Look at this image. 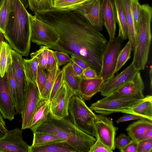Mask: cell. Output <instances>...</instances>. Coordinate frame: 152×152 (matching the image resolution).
Instances as JSON below:
<instances>
[{
	"label": "cell",
	"instance_id": "2e32d148",
	"mask_svg": "<svg viewBox=\"0 0 152 152\" xmlns=\"http://www.w3.org/2000/svg\"><path fill=\"white\" fill-rule=\"evenodd\" d=\"M145 85L140 71L130 80L107 96L110 97H131L140 98L144 97L143 92Z\"/></svg>",
	"mask_w": 152,
	"mask_h": 152
},
{
	"label": "cell",
	"instance_id": "11a10c76",
	"mask_svg": "<svg viewBox=\"0 0 152 152\" xmlns=\"http://www.w3.org/2000/svg\"><path fill=\"white\" fill-rule=\"evenodd\" d=\"M149 71V75H150V85H151V90L152 89V67L151 66Z\"/></svg>",
	"mask_w": 152,
	"mask_h": 152
},
{
	"label": "cell",
	"instance_id": "f6af8a7d",
	"mask_svg": "<svg viewBox=\"0 0 152 152\" xmlns=\"http://www.w3.org/2000/svg\"><path fill=\"white\" fill-rule=\"evenodd\" d=\"M55 63L56 61L53 54V50L49 49L47 64L45 69L48 73L52 70Z\"/></svg>",
	"mask_w": 152,
	"mask_h": 152
},
{
	"label": "cell",
	"instance_id": "7a4b0ae2",
	"mask_svg": "<svg viewBox=\"0 0 152 152\" xmlns=\"http://www.w3.org/2000/svg\"><path fill=\"white\" fill-rule=\"evenodd\" d=\"M10 10L4 37L14 50L22 56H28L31 44L29 16L26 0H10Z\"/></svg>",
	"mask_w": 152,
	"mask_h": 152
},
{
	"label": "cell",
	"instance_id": "484cf974",
	"mask_svg": "<svg viewBox=\"0 0 152 152\" xmlns=\"http://www.w3.org/2000/svg\"><path fill=\"white\" fill-rule=\"evenodd\" d=\"M127 22L129 40L131 43L133 49L135 47L137 33L136 31L132 15L131 0H122Z\"/></svg>",
	"mask_w": 152,
	"mask_h": 152
},
{
	"label": "cell",
	"instance_id": "e0dca14e",
	"mask_svg": "<svg viewBox=\"0 0 152 152\" xmlns=\"http://www.w3.org/2000/svg\"><path fill=\"white\" fill-rule=\"evenodd\" d=\"M0 112L4 118L12 121L16 115L12 102L6 72L3 77L0 73Z\"/></svg>",
	"mask_w": 152,
	"mask_h": 152
},
{
	"label": "cell",
	"instance_id": "5bb4252c",
	"mask_svg": "<svg viewBox=\"0 0 152 152\" xmlns=\"http://www.w3.org/2000/svg\"><path fill=\"white\" fill-rule=\"evenodd\" d=\"M22 132L18 128L7 130L0 138V152H29L30 145L23 140Z\"/></svg>",
	"mask_w": 152,
	"mask_h": 152
},
{
	"label": "cell",
	"instance_id": "b9f144b4",
	"mask_svg": "<svg viewBox=\"0 0 152 152\" xmlns=\"http://www.w3.org/2000/svg\"><path fill=\"white\" fill-rule=\"evenodd\" d=\"M98 138L91 148L89 152H112Z\"/></svg>",
	"mask_w": 152,
	"mask_h": 152
},
{
	"label": "cell",
	"instance_id": "ab89813d",
	"mask_svg": "<svg viewBox=\"0 0 152 152\" xmlns=\"http://www.w3.org/2000/svg\"><path fill=\"white\" fill-rule=\"evenodd\" d=\"M131 141L129 136L124 133L121 134L115 140V144L116 147L119 150L123 148Z\"/></svg>",
	"mask_w": 152,
	"mask_h": 152
},
{
	"label": "cell",
	"instance_id": "4fadbf2b",
	"mask_svg": "<svg viewBox=\"0 0 152 152\" xmlns=\"http://www.w3.org/2000/svg\"><path fill=\"white\" fill-rule=\"evenodd\" d=\"M12 64L14 69L17 85V114H21L23 96L27 80L23 65L24 58L20 54L14 50L11 51Z\"/></svg>",
	"mask_w": 152,
	"mask_h": 152
},
{
	"label": "cell",
	"instance_id": "d590c367",
	"mask_svg": "<svg viewBox=\"0 0 152 152\" xmlns=\"http://www.w3.org/2000/svg\"><path fill=\"white\" fill-rule=\"evenodd\" d=\"M131 5L135 28L137 33L141 5L138 0H131Z\"/></svg>",
	"mask_w": 152,
	"mask_h": 152
},
{
	"label": "cell",
	"instance_id": "681fc988",
	"mask_svg": "<svg viewBox=\"0 0 152 152\" xmlns=\"http://www.w3.org/2000/svg\"><path fill=\"white\" fill-rule=\"evenodd\" d=\"M72 66L74 75L76 76L81 77L84 69L76 64L72 62Z\"/></svg>",
	"mask_w": 152,
	"mask_h": 152
},
{
	"label": "cell",
	"instance_id": "d6986e66",
	"mask_svg": "<svg viewBox=\"0 0 152 152\" xmlns=\"http://www.w3.org/2000/svg\"><path fill=\"white\" fill-rule=\"evenodd\" d=\"M104 81L101 78L87 79L81 77L79 85V94L84 101L89 100L97 93L99 92Z\"/></svg>",
	"mask_w": 152,
	"mask_h": 152
},
{
	"label": "cell",
	"instance_id": "bcb514c9",
	"mask_svg": "<svg viewBox=\"0 0 152 152\" xmlns=\"http://www.w3.org/2000/svg\"><path fill=\"white\" fill-rule=\"evenodd\" d=\"M99 77L96 72L91 67L84 70L81 77L87 79H93Z\"/></svg>",
	"mask_w": 152,
	"mask_h": 152
},
{
	"label": "cell",
	"instance_id": "816d5d0a",
	"mask_svg": "<svg viewBox=\"0 0 152 152\" xmlns=\"http://www.w3.org/2000/svg\"><path fill=\"white\" fill-rule=\"evenodd\" d=\"M7 131L6 126L0 123V138L6 134Z\"/></svg>",
	"mask_w": 152,
	"mask_h": 152
},
{
	"label": "cell",
	"instance_id": "74e56055",
	"mask_svg": "<svg viewBox=\"0 0 152 152\" xmlns=\"http://www.w3.org/2000/svg\"><path fill=\"white\" fill-rule=\"evenodd\" d=\"M63 82V73L61 70L58 72L52 88L49 98L50 102L61 88Z\"/></svg>",
	"mask_w": 152,
	"mask_h": 152
},
{
	"label": "cell",
	"instance_id": "5b68a950",
	"mask_svg": "<svg viewBox=\"0 0 152 152\" xmlns=\"http://www.w3.org/2000/svg\"><path fill=\"white\" fill-rule=\"evenodd\" d=\"M68 111L71 120L77 127L86 134L97 138L95 125L96 115L87 106L80 96L74 94L72 96Z\"/></svg>",
	"mask_w": 152,
	"mask_h": 152
},
{
	"label": "cell",
	"instance_id": "3957f363",
	"mask_svg": "<svg viewBox=\"0 0 152 152\" xmlns=\"http://www.w3.org/2000/svg\"><path fill=\"white\" fill-rule=\"evenodd\" d=\"M69 116L57 118L53 117L50 113L45 120L33 132L54 134L65 142L77 152H89L96 139L79 129L73 124Z\"/></svg>",
	"mask_w": 152,
	"mask_h": 152
},
{
	"label": "cell",
	"instance_id": "7c38bea8",
	"mask_svg": "<svg viewBox=\"0 0 152 152\" xmlns=\"http://www.w3.org/2000/svg\"><path fill=\"white\" fill-rule=\"evenodd\" d=\"M74 94L73 92L64 81L62 86L50 102L51 115L57 118L69 116L70 101Z\"/></svg>",
	"mask_w": 152,
	"mask_h": 152
},
{
	"label": "cell",
	"instance_id": "ac0fdd59",
	"mask_svg": "<svg viewBox=\"0 0 152 152\" xmlns=\"http://www.w3.org/2000/svg\"><path fill=\"white\" fill-rule=\"evenodd\" d=\"M103 25L108 34L109 40L115 38L116 30V12L113 0H102Z\"/></svg>",
	"mask_w": 152,
	"mask_h": 152
},
{
	"label": "cell",
	"instance_id": "6da1fadb",
	"mask_svg": "<svg viewBox=\"0 0 152 152\" xmlns=\"http://www.w3.org/2000/svg\"><path fill=\"white\" fill-rule=\"evenodd\" d=\"M34 15L56 30L59 39L49 49L64 52L82 59L99 76L102 56L107 41L100 31L74 11L51 10Z\"/></svg>",
	"mask_w": 152,
	"mask_h": 152
},
{
	"label": "cell",
	"instance_id": "7bdbcfd3",
	"mask_svg": "<svg viewBox=\"0 0 152 152\" xmlns=\"http://www.w3.org/2000/svg\"><path fill=\"white\" fill-rule=\"evenodd\" d=\"M49 49L45 46V48L41 54L39 63L38 66L45 69H46L47 65Z\"/></svg>",
	"mask_w": 152,
	"mask_h": 152
},
{
	"label": "cell",
	"instance_id": "52a82bcc",
	"mask_svg": "<svg viewBox=\"0 0 152 152\" xmlns=\"http://www.w3.org/2000/svg\"><path fill=\"white\" fill-rule=\"evenodd\" d=\"M41 98L37 85L27 79L21 114V129L30 128L35 111Z\"/></svg>",
	"mask_w": 152,
	"mask_h": 152
},
{
	"label": "cell",
	"instance_id": "f5cc1de1",
	"mask_svg": "<svg viewBox=\"0 0 152 152\" xmlns=\"http://www.w3.org/2000/svg\"><path fill=\"white\" fill-rule=\"evenodd\" d=\"M0 123L2 124L5 126H6V122L4 119L2 115L0 112Z\"/></svg>",
	"mask_w": 152,
	"mask_h": 152
},
{
	"label": "cell",
	"instance_id": "8fae6325",
	"mask_svg": "<svg viewBox=\"0 0 152 152\" xmlns=\"http://www.w3.org/2000/svg\"><path fill=\"white\" fill-rule=\"evenodd\" d=\"M95 125L97 137L109 148H115V140L118 127L115 126L112 119L100 114L96 115Z\"/></svg>",
	"mask_w": 152,
	"mask_h": 152
},
{
	"label": "cell",
	"instance_id": "ee69618b",
	"mask_svg": "<svg viewBox=\"0 0 152 152\" xmlns=\"http://www.w3.org/2000/svg\"><path fill=\"white\" fill-rule=\"evenodd\" d=\"M121 117L115 121L116 122L119 123L121 122L129 121L130 120L140 119L145 118L143 117L138 115L129 113H126Z\"/></svg>",
	"mask_w": 152,
	"mask_h": 152
},
{
	"label": "cell",
	"instance_id": "30bf717a",
	"mask_svg": "<svg viewBox=\"0 0 152 152\" xmlns=\"http://www.w3.org/2000/svg\"><path fill=\"white\" fill-rule=\"evenodd\" d=\"M73 11L94 27L100 31L102 30L103 14L101 0H89Z\"/></svg>",
	"mask_w": 152,
	"mask_h": 152
},
{
	"label": "cell",
	"instance_id": "1f68e13d",
	"mask_svg": "<svg viewBox=\"0 0 152 152\" xmlns=\"http://www.w3.org/2000/svg\"><path fill=\"white\" fill-rule=\"evenodd\" d=\"M54 0H27L30 9L34 13L52 10Z\"/></svg>",
	"mask_w": 152,
	"mask_h": 152
},
{
	"label": "cell",
	"instance_id": "83f0119b",
	"mask_svg": "<svg viewBox=\"0 0 152 152\" xmlns=\"http://www.w3.org/2000/svg\"><path fill=\"white\" fill-rule=\"evenodd\" d=\"M33 135V143L31 145L32 147H40L64 141L57 136L50 133L34 132Z\"/></svg>",
	"mask_w": 152,
	"mask_h": 152
},
{
	"label": "cell",
	"instance_id": "db71d44e",
	"mask_svg": "<svg viewBox=\"0 0 152 152\" xmlns=\"http://www.w3.org/2000/svg\"><path fill=\"white\" fill-rule=\"evenodd\" d=\"M4 37L3 33L0 31V48L2 42L4 40Z\"/></svg>",
	"mask_w": 152,
	"mask_h": 152
},
{
	"label": "cell",
	"instance_id": "c3c4849f",
	"mask_svg": "<svg viewBox=\"0 0 152 152\" xmlns=\"http://www.w3.org/2000/svg\"><path fill=\"white\" fill-rule=\"evenodd\" d=\"M71 56V61L75 63L84 70L90 67L88 64L82 59L74 56Z\"/></svg>",
	"mask_w": 152,
	"mask_h": 152
},
{
	"label": "cell",
	"instance_id": "4316f807",
	"mask_svg": "<svg viewBox=\"0 0 152 152\" xmlns=\"http://www.w3.org/2000/svg\"><path fill=\"white\" fill-rule=\"evenodd\" d=\"M29 152H77L65 142L39 147L30 146Z\"/></svg>",
	"mask_w": 152,
	"mask_h": 152
},
{
	"label": "cell",
	"instance_id": "9c48e42d",
	"mask_svg": "<svg viewBox=\"0 0 152 152\" xmlns=\"http://www.w3.org/2000/svg\"><path fill=\"white\" fill-rule=\"evenodd\" d=\"M31 30V41L39 45L54 44L59 40L58 34L50 25L42 21L35 15L29 14Z\"/></svg>",
	"mask_w": 152,
	"mask_h": 152
},
{
	"label": "cell",
	"instance_id": "7402d4cb",
	"mask_svg": "<svg viewBox=\"0 0 152 152\" xmlns=\"http://www.w3.org/2000/svg\"><path fill=\"white\" fill-rule=\"evenodd\" d=\"M50 113L49 99L41 98L35 111L30 128L32 132L45 120Z\"/></svg>",
	"mask_w": 152,
	"mask_h": 152
},
{
	"label": "cell",
	"instance_id": "277c9868",
	"mask_svg": "<svg viewBox=\"0 0 152 152\" xmlns=\"http://www.w3.org/2000/svg\"><path fill=\"white\" fill-rule=\"evenodd\" d=\"M152 8L148 4L141 5L136 45L132 63L140 71L144 70L148 61L152 35Z\"/></svg>",
	"mask_w": 152,
	"mask_h": 152
},
{
	"label": "cell",
	"instance_id": "f35d334b",
	"mask_svg": "<svg viewBox=\"0 0 152 152\" xmlns=\"http://www.w3.org/2000/svg\"><path fill=\"white\" fill-rule=\"evenodd\" d=\"M53 53L55 61L59 66L71 61V57L66 53L57 50L54 51L53 50Z\"/></svg>",
	"mask_w": 152,
	"mask_h": 152
},
{
	"label": "cell",
	"instance_id": "d6a6232c",
	"mask_svg": "<svg viewBox=\"0 0 152 152\" xmlns=\"http://www.w3.org/2000/svg\"><path fill=\"white\" fill-rule=\"evenodd\" d=\"M132 49V45L129 40L124 48L120 52L117 60L115 74L119 71L130 58Z\"/></svg>",
	"mask_w": 152,
	"mask_h": 152
},
{
	"label": "cell",
	"instance_id": "4dcf8cb0",
	"mask_svg": "<svg viewBox=\"0 0 152 152\" xmlns=\"http://www.w3.org/2000/svg\"><path fill=\"white\" fill-rule=\"evenodd\" d=\"M89 0H54L53 8L59 10L73 11Z\"/></svg>",
	"mask_w": 152,
	"mask_h": 152
},
{
	"label": "cell",
	"instance_id": "f907efd6",
	"mask_svg": "<svg viewBox=\"0 0 152 152\" xmlns=\"http://www.w3.org/2000/svg\"><path fill=\"white\" fill-rule=\"evenodd\" d=\"M151 139H152V130H151L145 133L140 139L139 142L141 140Z\"/></svg>",
	"mask_w": 152,
	"mask_h": 152
},
{
	"label": "cell",
	"instance_id": "60d3db41",
	"mask_svg": "<svg viewBox=\"0 0 152 152\" xmlns=\"http://www.w3.org/2000/svg\"><path fill=\"white\" fill-rule=\"evenodd\" d=\"M152 151V139L139 141L137 152H151Z\"/></svg>",
	"mask_w": 152,
	"mask_h": 152
},
{
	"label": "cell",
	"instance_id": "e575fe53",
	"mask_svg": "<svg viewBox=\"0 0 152 152\" xmlns=\"http://www.w3.org/2000/svg\"><path fill=\"white\" fill-rule=\"evenodd\" d=\"M10 10V0H4L0 9V31L3 34L5 32Z\"/></svg>",
	"mask_w": 152,
	"mask_h": 152
},
{
	"label": "cell",
	"instance_id": "603a6c76",
	"mask_svg": "<svg viewBox=\"0 0 152 152\" xmlns=\"http://www.w3.org/2000/svg\"><path fill=\"white\" fill-rule=\"evenodd\" d=\"M116 12V21L119 26L118 36L124 40L128 38V26L122 0H113Z\"/></svg>",
	"mask_w": 152,
	"mask_h": 152
},
{
	"label": "cell",
	"instance_id": "8d00e7d4",
	"mask_svg": "<svg viewBox=\"0 0 152 152\" xmlns=\"http://www.w3.org/2000/svg\"><path fill=\"white\" fill-rule=\"evenodd\" d=\"M45 70V69L38 66L37 76V83L40 94L49 74L46 72Z\"/></svg>",
	"mask_w": 152,
	"mask_h": 152
},
{
	"label": "cell",
	"instance_id": "f546056e",
	"mask_svg": "<svg viewBox=\"0 0 152 152\" xmlns=\"http://www.w3.org/2000/svg\"><path fill=\"white\" fill-rule=\"evenodd\" d=\"M60 70L59 66L56 62L53 69L48 74L44 86L41 93V98L49 99L52 88L57 74Z\"/></svg>",
	"mask_w": 152,
	"mask_h": 152
},
{
	"label": "cell",
	"instance_id": "f1b7e54d",
	"mask_svg": "<svg viewBox=\"0 0 152 152\" xmlns=\"http://www.w3.org/2000/svg\"><path fill=\"white\" fill-rule=\"evenodd\" d=\"M131 114L142 116L152 121V96L148 95L145 99L133 108Z\"/></svg>",
	"mask_w": 152,
	"mask_h": 152
},
{
	"label": "cell",
	"instance_id": "7dc6e473",
	"mask_svg": "<svg viewBox=\"0 0 152 152\" xmlns=\"http://www.w3.org/2000/svg\"><path fill=\"white\" fill-rule=\"evenodd\" d=\"M138 142L131 140L130 142L125 147L119 150L121 152H137Z\"/></svg>",
	"mask_w": 152,
	"mask_h": 152
},
{
	"label": "cell",
	"instance_id": "8992f818",
	"mask_svg": "<svg viewBox=\"0 0 152 152\" xmlns=\"http://www.w3.org/2000/svg\"><path fill=\"white\" fill-rule=\"evenodd\" d=\"M146 98V96L140 98L106 96L91 104L89 107L93 111L104 115L115 113L131 114L132 109L144 101Z\"/></svg>",
	"mask_w": 152,
	"mask_h": 152
},
{
	"label": "cell",
	"instance_id": "9a60e30c",
	"mask_svg": "<svg viewBox=\"0 0 152 152\" xmlns=\"http://www.w3.org/2000/svg\"><path fill=\"white\" fill-rule=\"evenodd\" d=\"M139 71L132 63L119 74L114 75L104 82L99 92L104 96H107L131 80Z\"/></svg>",
	"mask_w": 152,
	"mask_h": 152
},
{
	"label": "cell",
	"instance_id": "9f6ffc18",
	"mask_svg": "<svg viewBox=\"0 0 152 152\" xmlns=\"http://www.w3.org/2000/svg\"><path fill=\"white\" fill-rule=\"evenodd\" d=\"M4 0H0V9L1 6Z\"/></svg>",
	"mask_w": 152,
	"mask_h": 152
},
{
	"label": "cell",
	"instance_id": "d4e9b609",
	"mask_svg": "<svg viewBox=\"0 0 152 152\" xmlns=\"http://www.w3.org/2000/svg\"><path fill=\"white\" fill-rule=\"evenodd\" d=\"M62 70L64 81L75 94L80 96L79 85L81 77L76 76L74 75L72 66V62H68L64 66Z\"/></svg>",
	"mask_w": 152,
	"mask_h": 152
},
{
	"label": "cell",
	"instance_id": "ffe728a7",
	"mask_svg": "<svg viewBox=\"0 0 152 152\" xmlns=\"http://www.w3.org/2000/svg\"><path fill=\"white\" fill-rule=\"evenodd\" d=\"M45 46H40L39 49L30 54L29 59H24L23 65L27 79L37 85V76L41 54Z\"/></svg>",
	"mask_w": 152,
	"mask_h": 152
},
{
	"label": "cell",
	"instance_id": "836d02e7",
	"mask_svg": "<svg viewBox=\"0 0 152 152\" xmlns=\"http://www.w3.org/2000/svg\"><path fill=\"white\" fill-rule=\"evenodd\" d=\"M12 50L11 46L4 40L0 48V73L3 77L6 72L9 55Z\"/></svg>",
	"mask_w": 152,
	"mask_h": 152
},
{
	"label": "cell",
	"instance_id": "ba28073f",
	"mask_svg": "<svg viewBox=\"0 0 152 152\" xmlns=\"http://www.w3.org/2000/svg\"><path fill=\"white\" fill-rule=\"evenodd\" d=\"M124 41L118 36L107 42L103 52L101 69L99 76L104 81L115 74L118 57L121 50Z\"/></svg>",
	"mask_w": 152,
	"mask_h": 152
},
{
	"label": "cell",
	"instance_id": "cb8c5ba5",
	"mask_svg": "<svg viewBox=\"0 0 152 152\" xmlns=\"http://www.w3.org/2000/svg\"><path fill=\"white\" fill-rule=\"evenodd\" d=\"M11 50L8 57L6 72L12 102L16 111L17 108V85L14 69L12 64Z\"/></svg>",
	"mask_w": 152,
	"mask_h": 152
},
{
	"label": "cell",
	"instance_id": "44dd1931",
	"mask_svg": "<svg viewBox=\"0 0 152 152\" xmlns=\"http://www.w3.org/2000/svg\"><path fill=\"white\" fill-rule=\"evenodd\" d=\"M151 130H152V121L146 118L133 122L126 129L131 139L138 142L145 133Z\"/></svg>",
	"mask_w": 152,
	"mask_h": 152
}]
</instances>
